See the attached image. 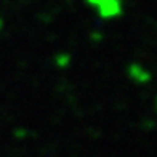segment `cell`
Instances as JSON below:
<instances>
[{"label": "cell", "mask_w": 157, "mask_h": 157, "mask_svg": "<svg viewBox=\"0 0 157 157\" xmlns=\"http://www.w3.org/2000/svg\"><path fill=\"white\" fill-rule=\"evenodd\" d=\"M85 2L93 6L98 11L99 18L103 19H116L124 13L122 0H85Z\"/></svg>", "instance_id": "obj_1"}, {"label": "cell", "mask_w": 157, "mask_h": 157, "mask_svg": "<svg viewBox=\"0 0 157 157\" xmlns=\"http://www.w3.org/2000/svg\"><path fill=\"white\" fill-rule=\"evenodd\" d=\"M128 77H130L135 83H140V85H146L152 80L151 72L138 63H133L128 66Z\"/></svg>", "instance_id": "obj_2"}, {"label": "cell", "mask_w": 157, "mask_h": 157, "mask_svg": "<svg viewBox=\"0 0 157 157\" xmlns=\"http://www.w3.org/2000/svg\"><path fill=\"white\" fill-rule=\"evenodd\" d=\"M71 59L72 58H71L69 53H58L56 58H55V63H56V66H58L59 69H66V67H69Z\"/></svg>", "instance_id": "obj_3"}, {"label": "cell", "mask_w": 157, "mask_h": 157, "mask_svg": "<svg viewBox=\"0 0 157 157\" xmlns=\"http://www.w3.org/2000/svg\"><path fill=\"white\" fill-rule=\"evenodd\" d=\"M103 37H101V34H93V35H91V40H96V42H99V40H101Z\"/></svg>", "instance_id": "obj_4"}, {"label": "cell", "mask_w": 157, "mask_h": 157, "mask_svg": "<svg viewBox=\"0 0 157 157\" xmlns=\"http://www.w3.org/2000/svg\"><path fill=\"white\" fill-rule=\"evenodd\" d=\"M24 133H26L24 130H18V132H16V136H21V138H23V136H24Z\"/></svg>", "instance_id": "obj_5"}, {"label": "cell", "mask_w": 157, "mask_h": 157, "mask_svg": "<svg viewBox=\"0 0 157 157\" xmlns=\"http://www.w3.org/2000/svg\"><path fill=\"white\" fill-rule=\"evenodd\" d=\"M2 26H3V21H2V19H0V29H2Z\"/></svg>", "instance_id": "obj_6"}, {"label": "cell", "mask_w": 157, "mask_h": 157, "mask_svg": "<svg viewBox=\"0 0 157 157\" xmlns=\"http://www.w3.org/2000/svg\"><path fill=\"white\" fill-rule=\"evenodd\" d=\"M155 108H157V99H155Z\"/></svg>", "instance_id": "obj_7"}]
</instances>
